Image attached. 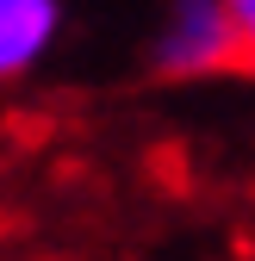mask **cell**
<instances>
[{
	"label": "cell",
	"instance_id": "obj_1",
	"mask_svg": "<svg viewBox=\"0 0 255 261\" xmlns=\"http://www.w3.org/2000/svg\"><path fill=\"white\" fill-rule=\"evenodd\" d=\"M156 69L174 75V81L237 69V19H231V7H212V0L174 7L162 19V31H156Z\"/></svg>",
	"mask_w": 255,
	"mask_h": 261
},
{
	"label": "cell",
	"instance_id": "obj_2",
	"mask_svg": "<svg viewBox=\"0 0 255 261\" xmlns=\"http://www.w3.org/2000/svg\"><path fill=\"white\" fill-rule=\"evenodd\" d=\"M56 7L50 0H0V81L25 75L44 56V44L56 38Z\"/></svg>",
	"mask_w": 255,
	"mask_h": 261
},
{
	"label": "cell",
	"instance_id": "obj_3",
	"mask_svg": "<svg viewBox=\"0 0 255 261\" xmlns=\"http://www.w3.org/2000/svg\"><path fill=\"white\" fill-rule=\"evenodd\" d=\"M231 19H237V69L255 75V0H231Z\"/></svg>",
	"mask_w": 255,
	"mask_h": 261
}]
</instances>
